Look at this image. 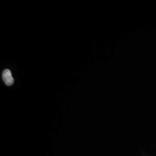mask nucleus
Segmentation results:
<instances>
[{
    "label": "nucleus",
    "mask_w": 156,
    "mask_h": 156,
    "mask_svg": "<svg viewBox=\"0 0 156 156\" xmlns=\"http://www.w3.org/2000/svg\"><path fill=\"white\" fill-rule=\"evenodd\" d=\"M2 79L5 83L6 85L10 86H12L14 83V79L12 77L11 72L9 69H5L2 75Z\"/></svg>",
    "instance_id": "obj_1"
}]
</instances>
